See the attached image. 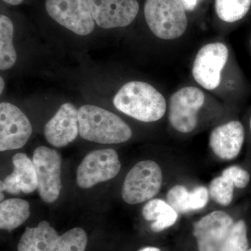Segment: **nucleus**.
<instances>
[{
    "label": "nucleus",
    "mask_w": 251,
    "mask_h": 251,
    "mask_svg": "<svg viewBox=\"0 0 251 251\" xmlns=\"http://www.w3.org/2000/svg\"><path fill=\"white\" fill-rule=\"evenodd\" d=\"M113 105L125 115L143 122L158 121L167 110L163 94L143 81H130L122 86L114 97Z\"/></svg>",
    "instance_id": "f257e3e1"
},
{
    "label": "nucleus",
    "mask_w": 251,
    "mask_h": 251,
    "mask_svg": "<svg viewBox=\"0 0 251 251\" xmlns=\"http://www.w3.org/2000/svg\"><path fill=\"white\" fill-rule=\"evenodd\" d=\"M79 135L93 143L112 145L131 138L129 126L120 117L100 107L84 105L78 109Z\"/></svg>",
    "instance_id": "f03ea898"
},
{
    "label": "nucleus",
    "mask_w": 251,
    "mask_h": 251,
    "mask_svg": "<svg viewBox=\"0 0 251 251\" xmlns=\"http://www.w3.org/2000/svg\"><path fill=\"white\" fill-rule=\"evenodd\" d=\"M144 16L149 29L162 40L179 39L188 27L181 0H145Z\"/></svg>",
    "instance_id": "7ed1b4c3"
},
{
    "label": "nucleus",
    "mask_w": 251,
    "mask_h": 251,
    "mask_svg": "<svg viewBox=\"0 0 251 251\" xmlns=\"http://www.w3.org/2000/svg\"><path fill=\"white\" fill-rule=\"evenodd\" d=\"M162 183L163 173L156 162L151 160L138 162L126 176L122 197L129 204L150 201L159 192Z\"/></svg>",
    "instance_id": "20e7f679"
},
{
    "label": "nucleus",
    "mask_w": 251,
    "mask_h": 251,
    "mask_svg": "<svg viewBox=\"0 0 251 251\" xmlns=\"http://www.w3.org/2000/svg\"><path fill=\"white\" fill-rule=\"evenodd\" d=\"M44 9L56 24L77 36L90 35L97 26L88 0H45Z\"/></svg>",
    "instance_id": "39448f33"
},
{
    "label": "nucleus",
    "mask_w": 251,
    "mask_h": 251,
    "mask_svg": "<svg viewBox=\"0 0 251 251\" xmlns=\"http://www.w3.org/2000/svg\"><path fill=\"white\" fill-rule=\"evenodd\" d=\"M205 101L201 89L188 86L175 92L168 104V120L174 129L189 133L198 125V114Z\"/></svg>",
    "instance_id": "423d86ee"
},
{
    "label": "nucleus",
    "mask_w": 251,
    "mask_h": 251,
    "mask_svg": "<svg viewBox=\"0 0 251 251\" xmlns=\"http://www.w3.org/2000/svg\"><path fill=\"white\" fill-rule=\"evenodd\" d=\"M228 57L229 50L223 43L203 46L193 61L192 75L195 81L206 90L217 89Z\"/></svg>",
    "instance_id": "0eeeda50"
},
{
    "label": "nucleus",
    "mask_w": 251,
    "mask_h": 251,
    "mask_svg": "<svg viewBox=\"0 0 251 251\" xmlns=\"http://www.w3.org/2000/svg\"><path fill=\"white\" fill-rule=\"evenodd\" d=\"M121 170L118 154L112 149L95 150L87 153L77 169L79 187L90 188L113 179Z\"/></svg>",
    "instance_id": "6e6552de"
},
{
    "label": "nucleus",
    "mask_w": 251,
    "mask_h": 251,
    "mask_svg": "<svg viewBox=\"0 0 251 251\" xmlns=\"http://www.w3.org/2000/svg\"><path fill=\"white\" fill-rule=\"evenodd\" d=\"M32 161L38 179V192L45 202L52 203L58 198L62 189V158L53 149L40 146L36 149Z\"/></svg>",
    "instance_id": "1a4fd4ad"
},
{
    "label": "nucleus",
    "mask_w": 251,
    "mask_h": 251,
    "mask_svg": "<svg viewBox=\"0 0 251 251\" xmlns=\"http://www.w3.org/2000/svg\"><path fill=\"white\" fill-rule=\"evenodd\" d=\"M32 134V126L27 117L16 105L0 103V151L23 148Z\"/></svg>",
    "instance_id": "9d476101"
},
{
    "label": "nucleus",
    "mask_w": 251,
    "mask_h": 251,
    "mask_svg": "<svg viewBox=\"0 0 251 251\" xmlns=\"http://www.w3.org/2000/svg\"><path fill=\"white\" fill-rule=\"evenodd\" d=\"M96 25L103 29L130 25L138 16V0H88Z\"/></svg>",
    "instance_id": "9b49d317"
},
{
    "label": "nucleus",
    "mask_w": 251,
    "mask_h": 251,
    "mask_svg": "<svg viewBox=\"0 0 251 251\" xmlns=\"http://www.w3.org/2000/svg\"><path fill=\"white\" fill-rule=\"evenodd\" d=\"M233 224L232 218L225 211H213L204 216L193 227L198 251H219Z\"/></svg>",
    "instance_id": "f8f14e48"
},
{
    "label": "nucleus",
    "mask_w": 251,
    "mask_h": 251,
    "mask_svg": "<svg viewBox=\"0 0 251 251\" xmlns=\"http://www.w3.org/2000/svg\"><path fill=\"white\" fill-rule=\"evenodd\" d=\"M79 134L78 110L72 103H65L46 124L44 136L55 148H64Z\"/></svg>",
    "instance_id": "ddd939ff"
},
{
    "label": "nucleus",
    "mask_w": 251,
    "mask_h": 251,
    "mask_svg": "<svg viewBox=\"0 0 251 251\" xmlns=\"http://www.w3.org/2000/svg\"><path fill=\"white\" fill-rule=\"evenodd\" d=\"M245 138L242 124L231 121L216 127L209 136V146L214 154L223 160H232L239 154Z\"/></svg>",
    "instance_id": "4468645a"
},
{
    "label": "nucleus",
    "mask_w": 251,
    "mask_h": 251,
    "mask_svg": "<svg viewBox=\"0 0 251 251\" xmlns=\"http://www.w3.org/2000/svg\"><path fill=\"white\" fill-rule=\"evenodd\" d=\"M14 172L1 181V192L6 191L11 194L20 192L31 193L38 188V179L34 163L23 153H17L13 156Z\"/></svg>",
    "instance_id": "2eb2a0df"
},
{
    "label": "nucleus",
    "mask_w": 251,
    "mask_h": 251,
    "mask_svg": "<svg viewBox=\"0 0 251 251\" xmlns=\"http://www.w3.org/2000/svg\"><path fill=\"white\" fill-rule=\"evenodd\" d=\"M209 198V190L202 186L188 191L182 185H175L167 193L168 202L177 213L202 209L207 204Z\"/></svg>",
    "instance_id": "dca6fc26"
},
{
    "label": "nucleus",
    "mask_w": 251,
    "mask_h": 251,
    "mask_svg": "<svg viewBox=\"0 0 251 251\" xmlns=\"http://www.w3.org/2000/svg\"><path fill=\"white\" fill-rule=\"evenodd\" d=\"M59 236L47 221L27 227L18 244V251H52Z\"/></svg>",
    "instance_id": "f3484780"
},
{
    "label": "nucleus",
    "mask_w": 251,
    "mask_h": 251,
    "mask_svg": "<svg viewBox=\"0 0 251 251\" xmlns=\"http://www.w3.org/2000/svg\"><path fill=\"white\" fill-rule=\"evenodd\" d=\"M143 216L147 221H155L151 225L153 232H160L175 225L178 219V213L169 203L161 199L149 201L143 209Z\"/></svg>",
    "instance_id": "a211bd4d"
},
{
    "label": "nucleus",
    "mask_w": 251,
    "mask_h": 251,
    "mask_svg": "<svg viewBox=\"0 0 251 251\" xmlns=\"http://www.w3.org/2000/svg\"><path fill=\"white\" fill-rule=\"evenodd\" d=\"M30 215L29 204L20 198H11L0 204V228L13 230L24 224Z\"/></svg>",
    "instance_id": "6ab92c4d"
},
{
    "label": "nucleus",
    "mask_w": 251,
    "mask_h": 251,
    "mask_svg": "<svg viewBox=\"0 0 251 251\" xmlns=\"http://www.w3.org/2000/svg\"><path fill=\"white\" fill-rule=\"evenodd\" d=\"M14 23L8 15H0V69L7 71L14 67L17 52L14 45Z\"/></svg>",
    "instance_id": "aec40b11"
},
{
    "label": "nucleus",
    "mask_w": 251,
    "mask_h": 251,
    "mask_svg": "<svg viewBox=\"0 0 251 251\" xmlns=\"http://www.w3.org/2000/svg\"><path fill=\"white\" fill-rule=\"evenodd\" d=\"M251 6V0H215L218 17L226 23H235L245 17Z\"/></svg>",
    "instance_id": "412c9836"
},
{
    "label": "nucleus",
    "mask_w": 251,
    "mask_h": 251,
    "mask_svg": "<svg viewBox=\"0 0 251 251\" xmlns=\"http://www.w3.org/2000/svg\"><path fill=\"white\" fill-rule=\"evenodd\" d=\"M87 245L85 231L75 227L59 236L52 251H85Z\"/></svg>",
    "instance_id": "4be33fe9"
},
{
    "label": "nucleus",
    "mask_w": 251,
    "mask_h": 251,
    "mask_svg": "<svg viewBox=\"0 0 251 251\" xmlns=\"http://www.w3.org/2000/svg\"><path fill=\"white\" fill-rule=\"evenodd\" d=\"M249 249L247 227L244 220L234 223L219 251H246Z\"/></svg>",
    "instance_id": "5701e85b"
},
{
    "label": "nucleus",
    "mask_w": 251,
    "mask_h": 251,
    "mask_svg": "<svg viewBox=\"0 0 251 251\" xmlns=\"http://www.w3.org/2000/svg\"><path fill=\"white\" fill-rule=\"evenodd\" d=\"M234 187L232 180L221 175L211 181L209 196L220 205L228 206L233 200Z\"/></svg>",
    "instance_id": "b1692460"
},
{
    "label": "nucleus",
    "mask_w": 251,
    "mask_h": 251,
    "mask_svg": "<svg viewBox=\"0 0 251 251\" xmlns=\"http://www.w3.org/2000/svg\"><path fill=\"white\" fill-rule=\"evenodd\" d=\"M222 175L232 180L234 186L239 188L247 187L250 181V175L241 167L234 166L226 168L223 171Z\"/></svg>",
    "instance_id": "393cba45"
},
{
    "label": "nucleus",
    "mask_w": 251,
    "mask_h": 251,
    "mask_svg": "<svg viewBox=\"0 0 251 251\" xmlns=\"http://www.w3.org/2000/svg\"><path fill=\"white\" fill-rule=\"evenodd\" d=\"M202 0H181L186 11H192L196 9L198 3Z\"/></svg>",
    "instance_id": "a878e982"
},
{
    "label": "nucleus",
    "mask_w": 251,
    "mask_h": 251,
    "mask_svg": "<svg viewBox=\"0 0 251 251\" xmlns=\"http://www.w3.org/2000/svg\"><path fill=\"white\" fill-rule=\"evenodd\" d=\"M27 0H1V1L5 4L9 5V6H19L24 4Z\"/></svg>",
    "instance_id": "bb28decb"
},
{
    "label": "nucleus",
    "mask_w": 251,
    "mask_h": 251,
    "mask_svg": "<svg viewBox=\"0 0 251 251\" xmlns=\"http://www.w3.org/2000/svg\"><path fill=\"white\" fill-rule=\"evenodd\" d=\"M5 87V82L2 77H0V94H2Z\"/></svg>",
    "instance_id": "cd10ccee"
},
{
    "label": "nucleus",
    "mask_w": 251,
    "mask_h": 251,
    "mask_svg": "<svg viewBox=\"0 0 251 251\" xmlns=\"http://www.w3.org/2000/svg\"><path fill=\"white\" fill-rule=\"evenodd\" d=\"M140 251H161L159 249L156 247H145Z\"/></svg>",
    "instance_id": "c85d7f7f"
},
{
    "label": "nucleus",
    "mask_w": 251,
    "mask_h": 251,
    "mask_svg": "<svg viewBox=\"0 0 251 251\" xmlns=\"http://www.w3.org/2000/svg\"><path fill=\"white\" fill-rule=\"evenodd\" d=\"M250 127H251V117L250 120Z\"/></svg>",
    "instance_id": "c756f323"
},
{
    "label": "nucleus",
    "mask_w": 251,
    "mask_h": 251,
    "mask_svg": "<svg viewBox=\"0 0 251 251\" xmlns=\"http://www.w3.org/2000/svg\"><path fill=\"white\" fill-rule=\"evenodd\" d=\"M251 251V249H248V250H247V251Z\"/></svg>",
    "instance_id": "7c9ffc66"
},
{
    "label": "nucleus",
    "mask_w": 251,
    "mask_h": 251,
    "mask_svg": "<svg viewBox=\"0 0 251 251\" xmlns=\"http://www.w3.org/2000/svg\"></svg>",
    "instance_id": "2f4dec72"
}]
</instances>
